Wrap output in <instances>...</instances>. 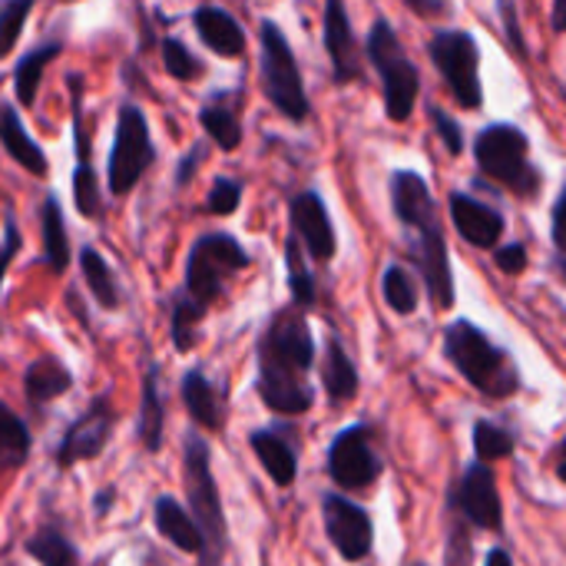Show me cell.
I'll list each match as a JSON object with an SVG mask.
<instances>
[{"label":"cell","instance_id":"d6a6232c","mask_svg":"<svg viewBox=\"0 0 566 566\" xmlns=\"http://www.w3.org/2000/svg\"><path fill=\"white\" fill-rule=\"evenodd\" d=\"M514 448H517V438L507 428H501L494 421H478L474 424V454H478L481 464L504 461V458L514 454Z\"/></svg>","mask_w":566,"mask_h":566},{"label":"cell","instance_id":"f907efd6","mask_svg":"<svg viewBox=\"0 0 566 566\" xmlns=\"http://www.w3.org/2000/svg\"><path fill=\"white\" fill-rule=\"evenodd\" d=\"M557 478L566 484V438L564 444H560V451H557Z\"/></svg>","mask_w":566,"mask_h":566},{"label":"cell","instance_id":"db71d44e","mask_svg":"<svg viewBox=\"0 0 566 566\" xmlns=\"http://www.w3.org/2000/svg\"><path fill=\"white\" fill-rule=\"evenodd\" d=\"M411 566H428V564H411Z\"/></svg>","mask_w":566,"mask_h":566},{"label":"cell","instance_id":"e575fe53","mask_svg":"<svg viewBox=\"0 0 566 566\" xmlns=\"http://www.w3.org/2000/svg\"><path fill=\"white\" fill-rule=\"evenodd\" d=\"M73 206L83 219H96L99 209H103V189H99V179H96V169L90 159H76V169H73Z\"/></svg>","mask_w":566,"mask_h":566},{"label":"cell","instance_id":"ba28073f","mask_svg":"<svg viewBox=\"0 0 566 566\" xmlns=\"http://www.w3.org/2000/svg\"><path fill=\"white\" fill-rule=\"evenodd\" d=\"M474 156H478V166L491 179H497L504 189L517 196H537L541 172L531 163V143L521 126L494 123L481 129V136L474 139Z\"/></svg>","mask_w":566,"mask_h":566},{"label":"cell","instance_id":"f546056e","mask_svg":"<svg viewBox=\"0 0 566 566\" xmlns=\"http://www.w3.org/2000/svg\"><path fill=\"white\" fill-rule=\"evenodd\" d=\"M30 458V431L27 424L0 401V471H17Z\"/></svg>","mask_w":566,"mask_h":566},{"label":"cell","instance_id":"f5cc1de1","mask_svg":"<svg viewBox=\"0 0 566 566\" xmlns=\"http://www.w3.org/2000/svg\"><path fill=\"white\" fill-rule=\"evenodd\" d=\"M557 269H560V275L566 279V259H560V262H557Z\"/></svg>","mask_w":566,"mask_h":566},{"label":"cell","instance_id":"5bb4252c","mask_svg":"<svg viewBox=\"0 0 566 566\" xmlns=\"http://www.w3.org/2000/svg\"><path fill=\"white\" fill-rule=\"evenodd\" d=\"M113 421H116V415H113L109 398L106 395L93 398L90 408L66 428V434H63V441L56 448V464L60 468H73L80 461L99 458L106 441H109V434H113Z\"/></svg>","mask_w":566,"mask_h":566},{"label":"cell","instance_id":"74e56055","mask_svg":"<svg viewBox=\"0 0 566 566\" xmlns=\"http://www.w3.org/2000/svg\"><path fill=\"white\" fill-rule=\"evenodd\" d=\"M33 7L36 0H0V60L17 50L23 23L33 13Z\"/></svg>","mask_w":566,"mask_h":566},{"label":"cell","instance_id":"4dcf8cb0","mask_svg":"<svg viewBox=\"0 0 566 566\" xmlns=\"http://www.w3.org/2000/svg\"><path fill=\"white\" fill-rule=\"evenodd\" d=\"M23 551L40 566H76V547L56 527H43L33 537H27Z\"/></svg>","mask_w":566,"mask_h":566},{"label":"cell","instance_id":"836d02e7","mask_svg":"<svg viewBox=\"0 0 566 566\" xmlns=\"http://www.w3.org/2000/svg\"><path fill=\"white\" fill-rule=\"evenodd\" d=\"M381 292H385V302L391 305V312H398V315H411L418 308V285H415V275L405 265H388L385 269Z\"/></svg>","mask_w":566,"mask_h":566},{"label":"cell","instance_id":"484cf974","mask_svg":"<svg viewBox=\"0 0 566 566\" xmlns=\"http://www.w3.org/2000/svg\"><path fill=\"white\" fill-rule=\"evenodd\" d=\"M40 239H43V262L56 275H63L66 265H70V239H66L63 206H60V199L53 192L43 199V209H40Z\"/></svg>","mask_w":566,"mask_h":566},{"label":"cell","instance_id":"3957f363","mask_svg":"<svg viewBox=\"0 0 566 566\" xmlns=\"http://www.w3.org/2000/svg\"><path fill=\"white\" fill-rule=\"evenodd\" d=\"M444 355L448 361L488 398H511L521 391V371L511 361V355L494 345L474 322H454L444 332Z\"/></svg>","mask_w":566,"mask_h":566},{"label":"cell","instance_id":"681fc988","mask_svg":"<svg viewBox=\"0 0 566 566\" xmlns=\"http://www.w3.org/2000/svg\"><path fill=\"white\" fill-rule=\"evenodd\" d=\"M551 20H554V30H566V0H554V13H551Z\"/></svg>","mask_w":566,"mask_h":566},{"label":"cell","instance_id":"277c9868","mask_svg":"<svg viewBox=\"0 0 566 566\" xmlns=\"http://www.w3.org/2000/svg\"><path fill=\"white\" fill-rule=\"evenodd\" d=\"M182 478H186V497L189 514L202 531V566H219L226 554V511L219 497V484L212 478L209 444L199 434L186 438L182 448Z\"/></svg>","mask_w":566,"mask_h":566},{"label":"cell","instance_id":"ffe728a7","mask_svg":"<svg viewBox=\"0 0 566 566\" xmlns=\"http://www.w3.org/2000/svg\"><path fill=\"white\" fill-rule=\"evenodd\" d=\"M249 444L259 458V464L265 468V474L275 481V488H292L295 478H298V454H295V444L275 431V428H255L249 434Z\"/></svg>","mask_w":566,"mask_h":566},{"label":"cell","instance_id":"bcb514c9","mask_svg":"<svg viewBox=\"0 0 566 566\" xmlns=\"http://www.w3.org/2000/svg\"><path fill=\"white\" fill-rule=\"evenodd\" d=\"M415 13H421V17H438V13H444L448 10V3L444 0H405Z\"/></svg>","mask_w":566,"mask_h":566},{"label":"cell","instance_id":"8992f818","mask_svg":"<svg viewBox=\"0 0 566 566\" xmlns=\"http://www.w3.org/2000/svg\"><path fill=\"white\" fill-rule=\"evenodd\" d=\"M365 53L371 60V66L381 76V90H385V113L391 123H405L415 113L418 93H421V76L418 66L411 63V56L405 53L395 27L388 20H375L368 30V43Z\"/></svg>","mask_w":566,"mask_h":566},{"label":"cell","instance_id":"7c38bea8","mask_svg":"<svg viewBox=\"0 0 566 566\" xmlns=\"http://www.w3.org/2000/svg\"><path fill=\"white\" fill-rule=\"evenodd\" d=\"M451 514H458L464 524H471L478 531H491V534L504 531V501H501L497 478H494L491 464L474 461L461 474V481L451 494Z\"/></svg>","mask_w":566,"mask_h":566},{"label":"cell","instance_id":"7a4b0ae2","mask_svg":"<svg viewBox=\"0 0 566 566\" xmlns=\"http://www.w3.org/2000/svg\"><path fill=\"white\" fill-rule=\"evenodd\" d=\"M391 206H395L398 222L408 229L411 255L421 269L431 305L448 312L454 305V275H451L448 239H444L438 206L431 199L428 182L411 169H398L391 176Z\"/></svg>","mask_w":566,"mask_h":566},{"label":"cell","instance_id":"cb8c5ba5","mask_svg":"<svg viewBox=\"0 0 566 566\" xmlns=\"http://www.w3.org/2000/svg\"><path fill=\"white\" fill-rule=\"evenodd\" d=\"M63 53V43L60 40H46L33 50H27L17 66H13V96H17V106H36V93H40V83H43V70Z\"/></svg>","mask_w":566,"mask_h":566},{"label":"cell","instance_id":"44dd1931","mask_svg":"<svg viewBox=\"0 0 566 566\" xmlns=\"http://www.w3.org/2000/svg\"><path fill=\"white\" fill-rule=\"evenodd\" d=\"M182 401H186L189 418H192L199 428H206V431H222V424H226L222 391H219L216 381L206 378L199 368H196V371H186V378H182Z\"/></svg>","mask_w":566,"mask_h":566},{"label":"cell","instance_id":"f1b7e54d","mask_svg":"<svg viewBox=\"0 0 566 566\" xmlns=\"http://www.w3.org/2000/svg\"><path fill=\"white\" fill-rule=\"evenodd\" d=\"M80 272H83V282L93 292V298H96L99 308H106V312L119 308V282H116L109 262L93 245H83L80 249Z\"/></svg>","mask_w":566,"mask_h":566},{"label":"cell","instance_id":"f6af8a7d","mask_svg":"<svg viewBox=\"0 0 566 566\" xmlns=\"http://www.w3.org/2000/svg\"><path fill=\"white\" fill-rule=\"evenodd\" d=\"M202 153H206V146L199 143V146H192V153L179 163V172H176V182L182 186V182H189L192 179V172H196V166L202 163Z\"/></svg>","mask_w":566,"mask_h":566},{"label":"cell","instance_id":"9c48e42d","mask_svg":"<svg viewBox=\"0 0 566 566\" xmlns=\"http://www.w3.org/2000/svg\"><path fill=\"white\" fill-rule=\"evenodd\" d=\"M156 143L149 133V119L139 103L126 99L116 113V129H113V149H109V166H106V186L113 196H129L139 179L153 169L156 163Z\"/></svg>","mask_w":566,"mask_h":566},{"label":"cell","instance_id":"8d00e7d4","mask_svg":"<svg viewBox=\"0 0 566 566\" xmlns=\"http://www.w3.org/2000/svg\"><path fill=\"white\" fill-rule=\"evenodd\" d=\"M206 312H209V308H202L199 302H192L186 292L176 295V302H172V345H176L179 352H192V345H196V328H199V322L206 318Z\"/></svg>","mask_w":566,"mask_h":566},{"label":"cell","instance_id":"ac0fdd59","mask_svg":"<svg viewBox=\"0 0 566 566\" xmlns=\"http://www.w3.org/2000/svg\"><path fill=\"white\" fill-rule=\"evenodd\" d=\"M0 146H3V153H7L20 169H27V172L36 176V179H46L50 159H46L43 146L27 133L17 103H7V99L0 103Z\"/></svg>","mask_w":566,"mask_h":566},{"label":"cell","instance_id":"52a82bcc","mask_svg":"<svg viewBox=\"0 0 566 566\" xmlns=\"http://www.w3.org/2000/svg\"><path fill=\"white\" fill-rule=\"evenodd\" d=\"M249 252L245 245L229 235V232H202L186 259V295L192 302H199L202 308H209L216 298H222L226 282L232 275H239L242 269H249Z\"/></svg>","mask_w":566,"mask_h":566},{"label":"cell","instance_id":"816d5d0a","mask_svg":"<svg viewBox=\"0 0 566 566\" xmlns=\"http://www.w3.org/2000/svg\"><path fill=\"white\" fill-rule=\"evenodd\" d=\"M146 566H169V564H166V560H156V557H149V560H146Z\"/></svg>","mask_w":566,"mask_h":566},{"label":"cell","instance_id":"6da1fadb","mask_svg":"<svg viewBox=\"0 0 566 566\" xmlns=\"http://www.w3.org/2000/svg\"><path fill=\"white\" fill-rule=\"evenodd\" d=\"M259 375L255 391L275 415H305L315 405V388L308 371L315 365V338L305 322V312L282 308L272 315L259 335Z\"/></svg>","mask_w":566,"mask_h":566},{"label":"cell","instance_id":"9a60e30c","mask_svg":"<svg viewBox=\"0 0 566 566\" xmlns=\"http://www.w3.org/2000/svg\"><path fill=\"white\" fill-rule=\"evenodd\" d=\"M289 219H292V235L302 242V249L315 259V262H328L338 252V239H335V226L328 216L325 199L315 189H305L298 196H292L289 202Z\"/></svg>","mask_w":566,"mask_h":566},{"label":"cell","instance_id":"d6986e66","mask_svg":"<svg viewBox=\"0 0 566 566\" xmlns=\"http://www.w3.org/2000/svg\"><path fill=\"white\" fill-rule=\"evenodd\" d=\"M192 27L199 33V40L222 60H239L245 53V30L242 23L226 10V7H216V3H206L192 13Z\"/></svg>","mask_w":566,"mask_h":566},{"label":"cell","instance_id":"7402d4cb","mask_svg":"<svg viewBox=\"0 0 566 566\" xmlns=\"http://www.w3.org/2000/svg\"><path fill=\"white\" fill-rule=\"evenodd\" d=\"M153 524L156 531L182 554H202V531L192 521V514L176 497H156L153 504Z\"/></svg>","mask_w":566,"mask_h":566},{"label":"cell","instance_id":"7bdbcfd3","mask_svg":"<svg viewBox=\"0 0 566 566\" xmlns=\"http://www.w3.org/2000/svg\"><path fill=\"white\" fill-rule=\"evenodd\" d=\"M20 252V229L13 222V216H7V229H3V245H0V285H3V275L10 269V262L17 259Z\"/></svg>","mask_w":566,"mask_h":566},{"label":"cell","instance_id":"30bf717a","mask_svg":"<svg viewBox=\"0 0 566 566\" xmlns=\"http://www.w3.org/2000/svg\"><path fill=\"white\" fill-rule=\"evenodd\" d=\"M431 60L444 73L451 93L458 96L461 106L478 109L484 103L481 90V50L471 33L464 30H441L431 40Z\"/></svg>","mask_w":566,"mask_h":566},{"label":"cell","instance_id":"d4e9b609","mask_svg":"<svg viewBox=\"0 0 566 566\" xmlns=\"http://www.w3.org/2000/svg\"><path fill=\"white\" fill-rule=\"evenodd\" d=\"M199 126L206 129L212 146L222 153H235L242 146V119L235 106L226 103V93H216L199 106Z\"/></svg>","mask_w":566,"mask_h":566},{"label":"cell","instance_id":"b9f144b4","mask_svg":"<svg viewBox=\"0 0 566 566\" xmlns=\"http://www.w3.org/2000/svg\"><path fill=\"white\" fill-rule=\"evenodd\" d=\"M448 566H471V537L464 531V521L451 531V541H448Z\"/></svg>","mask_w":566,"mask_h":566},{"label":"cell","instance_id":"60d3db41","mask_svg":"<svg viewBox=\"0 0 566 566\" xmlns=\"http://www.w3.org/2000/svg\"><path fill=\"white\" fill-rule=\"evenodd\" d=\"M494 262H497L501 272L521 275V272L527 269V249H524L521 242H511V245H504V249H494Z\"/></svg>","mask_w":566,"mask_h":566},{"label":"cell","instance_id":"1f68e13d","mask_svg":"<svg viewBox=\"0 0 566 566\" xmlns=\"http://www.w3.org/2000/svg\"><path fill=\"white\" fill-rule=\"evenodd\" d=\"M285 265H289V289H292V302L305 312L315 305V279L305 265V249L295 235H289L285 242Z\"/></svg>","mask_w":566,"mask_h":566},{"label":"cell","instance_id":"ab89813d","mask_svg":"<svg viewBox=\"0 0 566 566\" xmlns=\"http://www.w3.org/2000/svg\"><path fill=\"white\" fill-rule=\"evenodd\" d=\"M431 119H434V126H438V136L444 139V146H448V153L451 156H458L461 149H464V133H461V126L444 113V109H431Z\"/></svg>","mask_w":566,"mask_h":566},{"label":"cell","instance_id":"5b68a950","mask_svg":"<svg viewBox=\"0 0 566 566\" xmlns=\"http://www.w3.org/2000/svg\"><path fill=\"white\" fill-rule=\"evenodd\" d=\"M259 83L265 99L292 123H305L312 113L305 80L285 30L275 20H262L259 27Z\"/></svg>","mask_w":566,"mask_h":566},{"label":"cell","instance_id":"ee69618b","mask_svg":"<svg viewBox=\"0 0 566 566\" xmlns=\"http://www.w3.org/2000/svg\"><path fill=\"white\" fill-rule=\"evenodd\" d=\"M554 245L560 249V255L566 259V189L560 192L557 206H554Z\"/></svg>","mask_w":566,"mask_h":566},{"label":"cell","instance_id":"603a6c76","mask_svg":"<svg viewBox=\"0 0 566 566\" xmlns=\"http://www.w3.org/2000/svg\"><path fill=\"white\" fill-rule=\"evenodd\" d=\"M70 388H73V375H70V368H66L60 358H53V355H40V358H36L33 365H27V371H23V395H27V401H30L33 408H40V405H46V401L66 395Z\"/></svg>","mask_w":566,"mask_h":566},{"label":"cell","instance_id":"e0dca14e","mask_svg":"<svg viewBox=\"0 0 566 566\" xmlns=\"http://www.w3.org/2000/svg\"><path fill=\"white\" fill-rule=\"evenodd\" d=\"M448 206H451V222L464 235V242H471L474 249H494L501 242V235H504V216L497 209L478 202L468 192H451Z\"/></svg>","mask_w":566,"mask_h":566},{"label":"cell","instance_id":"c3c4849f","mask_svg":"<svg viewBox=\"0 0 566 566\" xmlns=\"http://www.w3.org/2000/svg\"><path fill=\"white\" fill-rule=\"evenodd\" d=\"M484 566H514V560H511V554H507V551L494 547V551L488 554V560H484Z\"/></svg>","mask_w":566,"mask_h":566},{"label":"cell","instance_id":"f35d334b","mask_svg":"<svg viewBox=\"0 0 566 566\" xmlns=\"http://www.w3.org/2000/svg\"><path fill=\"white\" fill-rule=\"evenodd\" d=\"M242 192H245L242 179L219 176V179L212 182L209 196H206V209H209L212 216H232V212L239 209V202H242Z\"/></svg>","mask_w":566,"mask_h":566},{"label":"cell","instance_id":"8fae6325","mask_svg":"<svg viewBox=\"0 0 566 566\" xmlns=\"http://www.w3.org/2000/svg\"><path fill=\"white\" fill-rule=\"evenodd\" d=\"M381 471L385 461L375 451L368 424H352L338 431V438L328 448V474L342 491H365L381 478Z\"/></svg>","mask_w":566,"mask_h":566},{"label":"cell","instance_id":"4fadbf2b","mask_svg":"<svg viewBox=\"0 0 566 566\" xmlns=\"http://www.w3.org/2000/svg\"><path fill=\"white\" fill-rule=\"evenodd\" d=\"M322 517H325V534L338 557L348 564H358L371 554L375 547V524L365 507L348 501L345 494H325L322 497Z\"/></svg>","mask_w":566,"mask_h":566},{"label":"cell","instance_id":"2e32d148","mask_svg":"<svg viewBox=\"0 0 566 566\" xmlns=\"http://www.w3.org/2000/svg\"><path fill=\"white\" fill-rule=\"evenodd\" d=\"M322 33H325V50L332 60L335 83H352L361 76V60H358V40L348 20L345 0H325L322 7Z\"/></svg>","mask_w":566,"mask_h":566},{"label":"cell","instance_id":"7dc6e473","mask_svg":"<svg viewBox=\"0 0 566 566\" xmlns=\"http://www.w3.org/2000/svg\"><path fill=\"white\" fill-rule=\"evenodd\" d=\"M113 501H116V491H113V488H106V491H99V494H96V501H93V507H96V514H106V511L113 507Z\"/></svg>","mask_w":566,"mask_h":566},{"label":"cell","instance_id":"4316f807","mask_svg":"<svg viewBox=\"0 0 566 566\" xmlns=\"http://www.w3.org/2000/svg\"><path fill=\"white\" fill-rule=\"evenodd\" d=\"M322 385L332 401H352L358 395V368L342 348L338 338H328L325 358H322Z\"/></svg>","mask_w":566,"mask_h":566},{"label":"cell","instance_id":"d590c367","mask_svg":"<svg viewBox=\"0 0 566 566\" xmlns=\"http://www.w3.org/2000/svg\"><path fill=\"white\" fill-rule=\"evenodd\" d=\"M159 53H163L166 73H169L172 80H179V83H196V80L202 76V70H206L202 60H199L182 40H176V36H163Z\"/></svg>","mask_w":566,"mask_h":566},{"label":"cell","instance_id":"83f0119b","mask_svg":"<svg viewBox=\"0 0 566 566\" xmlns=\"http://www.w3.org/2000/svg\"><path fill=\"white\" fill-rule=\"evenodd\" d=\"M139 444L156 454L163 448V395H159V368L149 365L143 378V401H139V421H136Z\"/></svg>","mask_w":566,"mask_h":566}]
</instances>
